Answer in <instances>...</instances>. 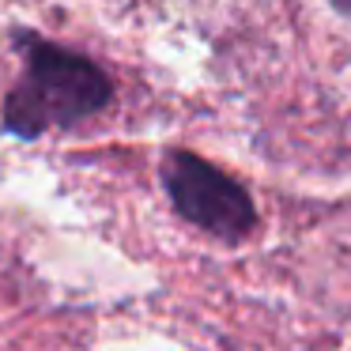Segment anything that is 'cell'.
Instances as JSON below:
<instances>
[{
  "instance_id": "3957f363",
  "label": "cell",
  "mask_w": 351,
  "mask_h": 351,
  "mask_svg": "<svg viewBox=\"0 0 351 351\" xmlns=\"http://www.w3.org/2000/svg\"><path fill=\"white\" fill-rule=\"evenodd\" d=\"M332 8L340 12V16H348V19H351V0H332Z\"/></svg>"
},
{
  "instance_id": "7a4b0ae2",
  "label": "cell",
  "mask_w": 351,
  "mask_h": 351,
  "mask_svg": "<svg viewBox=\"0 0 351 351\" xmlns=\"http://www.w3.org/2000/svg\"><path fill=\"white\" fill-rule=\"evenodd\" d=\"M159 178H162V189H167L174 212L185 223L200 227L204 234L219 238L227 245H238L257 227L253 197L230 174H223L219 167H212L200 155L182 152V147L167 152Z\"/></svg>"
},
{
  "instance_id": "6da1fadb",
  "label": "cell",
  "mask_w": 351,
  "mask_h": 351,
  "mask_svg": "<svg viewBox=\"0 0 351 351\" xmlns=\"http://www.w3.org/2000/svg\"><path fill=\"white\" fill-rule=\"evenodd\" d=\"M16 49L23 53V72L4 95V132L19 140H38L42 132L72 129L110 106L114 87L91 57L31 31H16Z\"/></svg>"
}]
</instances>
